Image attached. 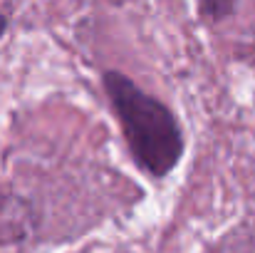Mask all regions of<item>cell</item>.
<instances>
[{
	"mask_svg": "<svg viewBox=\"0 0 255 253\" xmlns=\"http://www.w3.org/2000/svg\"><path fill=\"white\" fill-rule=\"evenodd\" d=\"M7 27H10V15H7L5 10H0V40L5 37V32H7Z\"/></svg>",
	"mask_w": 255,
	"mask_h": 253,
	"instance_id": "obj_3",
	"label": "cell"
},
{
	"mask_svg": "<svg viewBox=\"0 0 255 253\" xmlns=\"http://www.w3.org/2000/svg\"><path fill=\"white\" fill-rule=\"evenodd\" d=\"M238 0H196L198 20L206 25H221L236 15Z\"/></svg>",
	"mask_w": 255,
	"mask_h": 253,
	"instance_id": "obj_2",
	"label": "cell"
},
{
	"mask_svg": "<svg viewBox=\"0 0 255 253\" xmlns=\"http://www.w3.org/2000/svg\"><path fill=\"white\" fill-rule=\"evenodd\" d=\"M102 89L136 169L156 181L171 176L186 154V134L173 109L114 67L102 72Z\"/></svg>",
	"mask_w": 255,
	"mask_h": 253,
	"instance_id": "obj_1",
	"label": "cell"
}]
</instances>
